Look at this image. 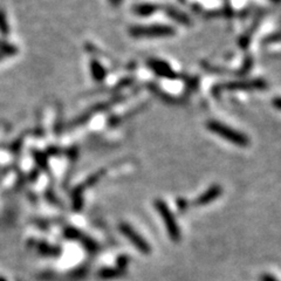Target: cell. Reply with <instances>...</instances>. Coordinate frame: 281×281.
<instances>
[{
	"mask_svg": "<svg viewBox=\"0 0 281 281\" xmlns=\"http://www.w3.org/2000/svg\"><path fill=\"white\" fill-rule=\"evenodd\" d=\"M223 190L219 185H212V187L208 191H205L202 196L198 197V199L196 200L197 205H205L209 203L213 202L217 198H219V196L222 195Z\"/></svg>",
	"mask_w": 281,
	"mask_h": 281,
	"instance_id": "cell-6",
	"label": "cell"
},
{
	"mask_svg": "<svg viewBox=\"0 0 281 281\" xmlns=\"http://www.w3.org/2000/svg\"><path fill=\"white\" fill-rule=\"evenodd\" d=\"M261 281H278L276 278L270 276V274H265V276L261 277Z\"/></svg>",
	"mask_w": 281,
	"mask_h": 281,
	"instance_id": "cell-14",
	"label": "cell"
},
{
	"mask_svg": "<svg viewBox=\"0 0 281 281\" xmlns=\"http://www.w3.org/2000/svg\"><path fill=\"white\" fill-rule=\"evenodd\" d=\"M122 1H123V0H109V4L114 6V7H117V6L121 5Z\"/></svg>",
	"mask_w": 281,
	"mask_h": 281,
	"instance_id": "cell-15",
	"label": "cell"
},
{
	"mask_svg": "<svg viewBox=\"0 0 281 281\" xmlns=\"http://www.w3.org/2000/svg\"><path fill=\"white\" fill-rule=\"evenodd\" d=\"M156 208H157V210L161 212V214H162L164 223H165L166 227H168L171 238L173 239V240H178L179 235L181 234H179V229H178V226L176 225L175 218H173L171 211L169 210L168 206H166L165 203H163L162 200H157Z\"/></svg>",
	"mask_w": 281,
	"mask_h": 281,
	"instance_id": "cell-3",
	"label": "cell"
},
{
	"mask_svg": "<svg viewBox=\"0 0 281 281\" xmlns=\"http://www.w3.org/2000/svg\"><path fill=\"white\" fill-rule=\"evenodd\" d=\"M157 10H158L157 5L144 2V4L136 5L135 7H134V13L140 17H149L151 16V14H154Z\"/></svg>",
	"mask_w": 281,
	"mask_h": 281,
	"instance_id": "cell-9",
	"label": "cell"
},
{
	"mask_svg": "<svg viewBox=\"0 0 281 281\" xmlns=\"http://www.w3.org/2000/svg\"><path fill=\"white\" fill-rule=\"evenodd\" d=\"M267 85L264 80H250V81H239V82H230L224 88L231 89V91H251V89H265Z\"/></svg>",
	"mask_w": 281,
	"mask_h": 281,
	"instance_id": "cell-5",
	"label": "cell"
},
{
	"mask_svg": "<svg viewBox=\"0 0 281 281\" xmlns=\"http://www.w3.org/2000/svg\"><path fill=\"white\" fill-rule=\"evenodd\" d=\"M91 71H92L93 79L96 80L97 82L103 81V80L106 79L107 71L106 70H104L103 66L101 65L98 61H96V60H92L91 61Z\"/></svg>",
	"mask_w": 281,
	"mask_h": 281,
	"instance_id": "cell-8",
	"label": "cell"
},
{
	"mask_svg": "<svg viewBox=\"0 0 281 281\" xmlns=\"http://www.w3.org/2000/svg\"><path fill=\"white\" fill-rule=\"evenodd\" d=\"M121 230L125 233V235H127V237L129 238L130 240H133L134 243H135V245L137 247H139V249L143 250V251H148V247H146L144 241L142 240V238H140L139 235H137L136 232H134L133 229H130V227L127 226V225H122Z\"/></svg>",
	"mask_w": 281,
	"mask_h": 281,
	"instance_id": "cell-7",
	"label": "cell"
},
{
	"mask_svg": "<svg viewBox=\"0 0 281 281\" xmlns=\"http://www.w3.org/2000/svg\"><path fill=\"white\" fill-rule=\"evenodd\" d=\"M208 128L211 133L216 134L222 139L229 140L232 144H235L238 146H247L250 144V140L245 134H241L240 131L233 129V128L229 127V125L223 124L219 121H209Z\"/></svg>",
	"mask_w": 281,
	"mask_h": 281,
	"instance_id": "cell-1",
	"label": "cell"
},
{
	"mask_svg": "<svg viewBox=\"0 0 281 281\" xmlns=\"http://www.w3.org/2000/svg\"><path fill=\"white\" fill-rule=\"evenodd\" d=\"M1 59H2V55H1V54H0V60H1Z\"/></svg>",
	"mask_w": 281,
	"mask_h": 281,
	"instance_id": "cell-17",
	"label": "cell"
},
{
	"mask_svg": "<svg viewBox=\"0 0 281 281\" xmlns=\"http://www.w3.org/2000/svg\"><path fill=\"white\" fill-rule=\"evenodd\" d=\"M18 49L13 45L6 43L4 40H0V54L2 56L4 55H14L17 54Z\"/></svg>",
	"mask_w": 281,
	"mask_h": 281,
	"instance_id": "cell-11",
	"label": "cell"
},
{
	"mask_svg": "<svg viewBox=\"0 0 281 281\" xmlns=\"http://www.w3.org/2000/svg\"><path fill=\"white\" fill-rule=\"evenodd\" d=\"M129 33L135 38H163L171 37L176 33L172 26L168 25H149V26H134Z\"/></svg>",
	"mask_w": 281,
	"mask_h": 281,
	"instance_id": "cell-2",
	"label": "cell"
},
{
	"mask_svg": "<svg viewBox=\"0 0 281 281\" xmlns=\"http://www.w3.org/2000/svg\"><path fill=\"white\" fill-rule=\"evenodd\" d=\"M270 1H272V2H276V4H280L281 0H270Z\"/></svg>",
	"mask_w": 281,
	"mask_h": 281,
	"instance_id": "cell-16",
	"label": "cell"
},
{
	"mask_svg": "<svg viewBox=\"0 0 281 281\" xmlns=\"http://www.w3.org/2000/svg\"><path fill=\"white\" fill-rule=\"evenodd\" d=\"M148 66L149 68L154 71L155 74H157L158 76L165 77V79H177V74L175 73V70H172L171 66L166 64L165 61L158 59H150L148 60Z\"/></svg>",
	"mask_w": 281,
	"mask_h": 281,
	"instance_id": "cell-4",
	"label": "cell"
},
{
	"mask_svg": "<svg viewBox=\"0 0 281 281\" xmlns=\"http://www.w3.org/2000/svg\"><path fill=\"white\" fill-rule=\"evenodd\" d=\"M272 103H273V106L276 107L277 109L281 110V96L280 97H276L273 101H272Z\"/></svg>",
	"mask_w": 281,
	"mask_h": 281,
	"instance_id": "cell-13",
	"label": "cell"
},
{
	"mask_svg": "<svg viewBox=\"0 0 281 281\" xmlns=\"http://www.w3.org/2000/svg\"><path fill=\"white\" fill-rule=\"evenodd\" d=\"M166 14L170 16L172 18L173 20H176V22H179L181 23H189V18L185 16L184 13H182V12H179L178 10H176V8L173 7H168L166 8Z\"/></svg>",
	"mask_w": 281,
	"mask_h": 281,
	"instance_id": "cell-10",
	"label": "cell"
},
{
	"mask_svg": "<svg viewBox=\"0 0 281 281\" xmlns=\"http://www.w3.org/2000/svg\"><path fill=\"white\" fill-rule=\"evenodd\" d=\"M11 29L10 26H8L7 19H6V14L4 13V11L0 8V33H1L4 37H7L10 34Z\"/></svg>",
	"mask_w": 281,
	"mask_h": 281,
	"instance_id": "cell-12",
	"label": "cell"
}]
</instances>
